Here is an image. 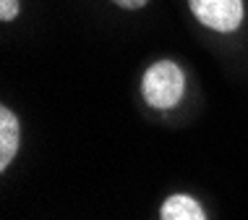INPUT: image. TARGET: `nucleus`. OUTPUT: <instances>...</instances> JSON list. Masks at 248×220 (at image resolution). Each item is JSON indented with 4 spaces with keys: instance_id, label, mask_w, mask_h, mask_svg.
Returning <instances> with one entry per match:
<instances>
[{
    "instance_id": "obj_1",
    "label": "nucleus",
    "mask_w": 248,
    "mask_h": 220,
    "mask_svg": "<svg viewBox=\"0 0 248 220\" xmlns=\"http://www.w3.org/2000/svg\"><path fill=\"white\" fill-rule=\"evenodd\" d=\"M144 100L157 110H170L183 100L186 92V76L183 68L172 61H157L146 68L141 79Z\"/></svg>"
},
{
    "instance_id": "obj_2",
    "label": "nucleus",
    "mask_w": 248,
    "mask_h": 220,
    "mask_svg": "<svg viewBox=\"0 0 248 220\" xmlns=\"http://www.w3.org/2000/svg\"><path fill=\"white\" fill-rule=\"evenodd\" d=\"M193 16L214 32H235L243 21V0H188Z\"/></svg>"
},
{
    "instance_id": "obj_3",
    "label": "nucleus",
    "mask_w": 248,
    "mask_h": 220,
    "mask_svg": "<svg viewBox=\"0 0 248 220\" xmlns=\"http://www.w3.org/2000/svg\"><path fill=\"white\" fill-rule=\"evenodd\" d=\"M159 218L162 220H206L201 204L188 194H172L162 202V210H159Z\"/></svg>"
},
{
    "instance_id": "obj_4",
    "label": "nucleus",
    "mask_w": 248,
    "mask_h": 220,
    "mask_svg": "<svg viewBox=\"0 0 248 220\" xmlns=\"http://www.w3.org/2000/svg\"><path fill=\"white\" fill-rule=\"evenodd\" d=\"M18 150V118L8 108L0 110V170L11 165Z\"/></svg>"
},
{
    "instance_id": "obj_5",
    "label": "nucleus",
    "mask_w": 248,
    "mask_h": 220,
    "mask_svg": "<svg viewBox=\"0 0 248 220\" xmlns=\"http://www.w3.org/2000/svg\"><path fill=\"white\" fill-rule=\"evenodd\" d=\"M18 13V0H0V18L3 21H13Z\"/></svg>"
},
{
    "instance_id": "obj_6",
    "label": "nucleus",
    "mask_w": 248,
    "mask_h": 220,
    "mask_svg": "<svg viewBox=\"0 0 248 220\" xmlns=\"http://www.w3.org/2000/svg\"><path fill=\"white\" fill-rule=\"evenodd\" d=\"M115 5H120V8H128V11H133V8H141V5H146L149 0H112Z\"/></svg>"
}]
</instances>
